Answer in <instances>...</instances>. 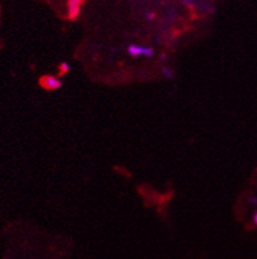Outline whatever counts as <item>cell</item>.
<instances>
[{"label": "cell", "instance_id": "5b68a950", "mask_svg": "<svg viewBox=\"0 0 257 259\" xmlns=\"http://www.w3.org/2000/svg\"><path fill=\"white\" fill-rule=\"evenodd\" d=\"M70 71V65L69 63H61V72L62 74H66V72Z\"/></svg>", "mask_w": 257, "mask_h": 259}, {"label": "cell", "instance_id": "9c48e42d", "mask_svg": "<svg viewBox=\"0 0 257 259\" xmlns=\"http://www.w3.org/2000/svg\"><path fill=\"white\" fill-rule=\"evenodd\" d=\"M160 61H162V62H163V63L167 62V56H166V54H162V56H160Z\"/></svg>", "mask_w": 257, "mask_h": 259}, {"label": "cell", "instance_id": "ba28073f", "mask_svg": "<svg viewBox=\"0 0 257 259\" xmlns=\"http://www.w3.org/2000/svg\"><path fill=\"white\" fill-rule=\"evenodd\" d=\"M249 203H251L252 205H257V196L249 197Z\"/></svg>", "mask_w": 257, "mask_h": 259}, {"label": "cell", "instance_id": "3957f363", "mask_svg": "<svg viewBox=\"0 0 257 259\" xmlns=\"http://www.w3.org/2000/svg\"><path fill=\"white\" fill-rule=\"evenodd\" d=\"M83 0H67L66 8H67V17L70 20H75L82 13Z\"/></svg>", "mask_w": 257, "mask_h": 259}, {"label": "cell", "instance_id": "30bf717a", "mask_svg": "<svg viewBox=\"0 0 257 259\" xmlns=\"http://www.w3.org/2000/svg\"><path fill=\"white\" fill-rule=\"evenodd\" d=\"M253 223H254V225L257 227V212L253 214Z\"/></svg>", "mask_w": 257, "mask_h": 259}, {"label": "cell", "instance_id": "277c9868", "mask_svg": "<svg viewBox=\"0 0 257 259\" xmlns=\"http://www.w3.org/2000/svg\"><path fill=\"white\" fill-rule=\"evenodd\" d=\"M162 74L164 75V78L171 79L173 78V74H175V72H173V70L171 69V67H168V66H163V67H162Z\"/></svg>", "mask_w": 257, "mask_h": 259}, {"label": "cell", "instance_id": "52a82bcc", "mask_svg": "<svg viewBox=\"0 0 257 259\" xmlns=\"http://www.w3.org/2000/svg\"><path fill=\"white\" fill-rule=\"evenodd\" d=\"M180 2H181L182 4H185V6H188V7L194 6V2H193V0H180Z\"/></svg>", "mask_w": 257, "mask_h": 259}, {"label": "cell", "instance_id": "8992f818", "mask_svg": "<svg viewBox=\"0 0 257 259\" xmlns=\"http://www.w3.org/2000/svg\"><path fill=\"white\" fill-rule=\"evenodd\" d=\"M144 17H146L147 21H152V20L155 19V13L150 12V11H147V12L144 13Z\"/></svg>", "mask_w": 257, "mask_h": 259}, {"label": "cell", "instance_id": "6da1fadb", "mask_svg": "<svg viewBox=\"0 0 257 259\" xmlns=\"http://www.w3.org/2000/svg\"><path fill=\"white\" fill-rule=\"evenodd\" d=\"M39 84H41L42 89L47 90V91H57V90L62 89L63 82L58 78V76L43 75L39 79Z\"/></svg>", "mask_w": 257, "mask_h": 259}, {"label": "cell", "instance_id": "7a4b0ae2", "mask_svg": "<svg viewBox=\"0 0 257 259\" xmlns=\"http://www.w3.org/2000/svg\"><path fill=\"white\" fill-rule=\"evenodd\" d=\"M127 52L130 54L133 58H137L139 56L147 57V58H150V57L153 56V49L150 48V46H143V45H137V44H130V45L127 46Z\"/></svg>", "mask_w": 257, "mask_h": 259}]
</instances>
